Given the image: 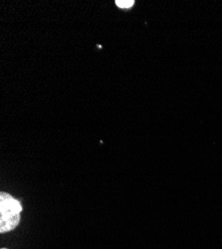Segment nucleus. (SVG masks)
Masks as SVG:
<instances>
[{"label": "nucleus", "mask_w": 222, "mask_h": 249, "mask_svg": "<svg viewBox=\"0 0 222 249\" xmlns=\"http://www.w3.org/2000/svg\"><path fill=\"white\" fill-rule=\"evenodd\" d=\"M22 205L19 200L6 193L0 195V232L13 231L20 221Z\"/></svg>", "instance_id": "1"}, {"label": "nucleus", "mask_w": 222, "mask_h": 249, "mask_svg": "<svg viewBox=\"0 0 222 249\" xmlns=\"http://www.w3.org/2000/svg\"><path fill=\"white\" fill-rule=\"evenodd\" d=\"M135 4V0H117L116 5L120 8L129 9Z\"/></svg>", "instance_id": "2"}, {"label": "nucleus", "mask_w": 222, "mask_h": 249, "mask_svg": "<svg viewBox=\"0 0 222 249\" xmlns=\"http://www.w3.org/2000/svg\"><path fill=\"white\" fill-rule=\"evenodd\" d=\"M2 249H5V248H2Z\"/></svg>", "instance_id": "3"}]
</instances>
